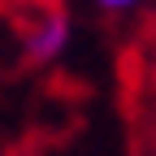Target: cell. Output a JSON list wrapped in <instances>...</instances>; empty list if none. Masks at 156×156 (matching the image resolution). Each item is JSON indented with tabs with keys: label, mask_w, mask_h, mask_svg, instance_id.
<instances>
[{
	"label": "cell",
	"mask_w": 156,
	"mask_h": 156,
	"mask_svg": "<svg viewBox=\"0 0 156 156\" xmlns=\"http://www.w3.org/2000/svg\"><path fill=\"white\" fill-rule=\"evenodd\" d=\"M74 22L65 9H39L22 26V61L26 65H56L69 52Z\"/></svg>",
	"instance_id": "6da1fadb"
},
{
	"label": "cell",
	"mask_w": 156,
	"mask_h": 156,
	"mask_svg": "<svg viewBox=\"0 0 156 156\" xmlns=\"http://www.w3.org/2000/svg\"><path fill=\"white\" fill-rule=\"evenodd\" d=\"M100 9H108V13H122V9H134V5H143V0H95Z\"/></svg>",
	"instance_id": "7a4b0ae2"
}]
</instances>
